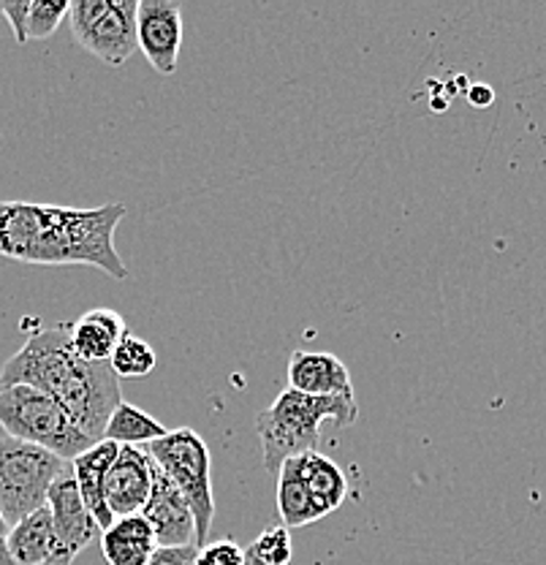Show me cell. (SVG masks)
<instances>
[{"label":"cell","instance_id":"cell-1","mask_svg":"<svg viewBox=\"0 0 546 565\" xmlns=\"http://www.w3.org/2000/svg\"><path fill=\"white\" fill-rule=\"evenodd\" d=\"M126 204L96 210L55 207L33 202H0V256L25 264H90L115 280H128V267L115 247Z\"/></svg>","mask_w":546,"mask_h":565},{"label":"cell","instance_id":"cell-2","mask_svg":"<svg viewBox=\"0 0 546 565\" xmlns=\"http://www.w3.org/2000/svg\"><path fill=\"white\" fill-rule=\"evenodd\" d=\"M33 386L52 394L82 433L98 444L111 411L122 403L120 379L109 362H85L72 349V329H39L0 370V388Z\"/></svg>","mask_w":546,"mask_h":565},{"label":"cell","instance_id":"cell-3","mask_svg":"<svg viewBox=\"0 0 546 565\" xmlns=\"http://www.w3.org/2000/svg\"><path fill=\"white\" fill-rule=\"evenodd\" d=\"M326 419L338 427H351L360 419L356 397H313L293 388L280 392L278 399L256 416L267 473L278 476L280 465L289 457L319 451L321 424Z\"/></svg>","mask_w":546,"mask_h":565},{"label":"cell","instance_id":"cell-4","mask_svg":"<svg viewBox=\"0 0 546 565\" xmlns=\"http://www.w3.org/2000/svg\"><path fill=\"white\" fill-rule=\"evenodd\" d=\"M0 427L6 438L39 446L66 462H74L93 446L68 411L52 394L33 386L0 388Z\"/></svg>","mask_w":546,"mask_h":565},{"label":"cell","instance_id":"cell-5","mask_svg":"<svg viewBox=\"0 0 546 565\" xmlns=\"http://www.w3.org/2000/svg\"><path fill=\"white\" fill-rule=\"evenodd\" d=\"M142 451L188 500L193 520H196V546L202 550L207 544L210 527L215 520L210 446L193 427H180L169 429L161 440H152Z\"/></svg>","mask_w":546,"mask_h":565},{"label":"cell","instance_id":"cell-6","mask_svg":"<svg viewBox=\"0 0 546 565\" xmlns=\"http://www.w3.org/2000/svg\"><path fill=\"white\" fill-rule=\"evenodd\" d=\"M72 462L22 440H0V514L14 527L46 505V494Z\"/></svg>","mask_w":546,"mask_h":565},{"label":"cell","instance_id":"cell-7","mask_svg":"<svg viewBox=\"0 0 546 565\" xmlns=\"http://www.w3.org/2000/svg\"><path fill=\"white\" fill-rule=\"evenodd\" d=\"M139 0H74L68 25L76 44L107 66H122L139 50Z\"/></svg>","mask_w":546,"mask_h":565},{"label":"cell","instance_id":"cell-8","mask_svg":"<svg viewBox=\"0 0 546 565\" xmlns=\"http://www.w3.org/2000/svg\"><path fill=\"white\" fill-rule=\"evenodd\" d=\"M46 509L52 514V527H55L57 539L55 565H72L79 552H85L93 541L101 539V527L93 520L85 500L76 490L72 468L52 484L50 494H46Z\"/></svg>","mask_w":546,"mask_h":565},{"label":"cell","instance_id":"cell-9","mask_svg":"<svg viewBox=\"0 0 546 565\" xmlns=\"http://www.w3.org/2000/svg\"><path fill=\"white\" fill-rule=\"evenodd\" d=\"M139 52L163 76L178 71L182 46V9L174 0H144L137 11Z\"/></svg>","mask_w":546,"mask_h":565},{"label":"cell","instance_id":"cell-10","mask_svg":"<svg viewBox=\"0 0 546 565\" xmlns=\"http://www.w3.org/2000/svg\"><path fill=\"white\" fill-rule=\"evenodd\" d=\"M152 492V462L137 446H120L104 481V500L115 520L142 514Z\"/></svg>","mask_w":546,"mask_h":565},{"label":"cell","instance_id":"cell-11","mask_svg":"<svg viewBox=\"0 0 546 565\" xmlns=\"http://www.w3.org/2000/svg\"><path fill=\"white\" fill-rule=\"evenodd\" d=\"M142 516L150 522L158 546H196V520L191 505L156 465H152V492Z\"/></svg>","mask_w":546,"mask_h":565},{"label":"cell","instance_id":"cell-12","mask_svg":"<svg viewBox=\"0 0 546 565\" xmlns=\"http://www.w3.org/2000/svg\"><path fill=\"white\" fill-rule=\"evenodd\" d=\"M289 388L313 397H356L349 367L329 351H293L289 359Z\"/></svg>","mask_w":546,"mask_h":565},{"label":"cell","instance_id":"cell-13","mask_svg":"<svg viewBox=\"0 0 546 565\" xmlns=\"http://www.w3.org/2000/svg\"><path fill=\"white\" fill-rule=\"evenodd\" d=\"M117 451H120L117 444L98 440V444H93L90 449L82 451V455L72 462L76 490H79V498L85 500L87 511H90L93 520L98 522L101 533L115 522V516H111L107 509V500H104V481H107V473L111 462H115Z\"/></svg>","mask_w":546,"mask_h":565},{"label":"cell","instance_id":"cell-14","mask_svg":"<svg viewBox=\"0 0 546 565\" xmlns=\"http://www.w3.org/2000/svg\"><path fill=\"white\" fill-rule=\"evenodd\" d=\"M72 349L85 362H109L126 338V318L111 308H93L72 323Z\"/></svg>","mask_w":546,"mask_h":565},{"label":"cell","instance_id":"cell-15","mask_svg":"<svg viewBox=\"0 0 546 565\" xmlns=\"http://www.w3.org/2000/svg\"><path fill=\"white\" fill-rule=\"evenodd\" d=\"M156 550V533L142 514L115 520L101 533V555L109 565H147Z\"/></svg>","mask_w":546,"mask_h":565},{"label":"cell","instance_id":"cell-16","mask_svg":"<svg viewBox=\"0 0 546 565\" xmlns=\"http://www.w3.org/2000/svg\"><path fill=\"white\" fill-rule=\"evenodd\" d=\"M9 557L14 565H55L57 557V539L52 527L50 509H39L36 514L25 516L9 527Z\"/></svg>","mask_w":546,"mask_h":565},{"label":"cell","instance_id":"cell-17","mask_svg":"<svg viewBox=\"0 0 546 565\" xmlns=\"http://www.w3.org/2000/svg\"><path fill=\"white\" fill-rule=\"evenodd\" d=\"M297 462L299 473H302L304 479V487H308L319 514L326 516L332 514L334 509H340L345 494H349V479H345L343 468H340L332 457L321 455V451H304V455H297Z\"/></svg>","mask_w":546,"mask_h":565},{"label":"cell","instance_id":"cell-18","mask_svg":"<svg viewBox=\"0 0 546 565\" xmlns=\"http://www.w3.org/2000/svg\"><path fill=\"white\" fill-rule=\"evenodd\" d=\"M278 511L286 527H304L310 522H319L324 516L315 509L302 473H299L297 457H289L278 470Z\"/></svg>","mask_w":546,"mask_h":565},{"label":"cell","instance_id":"cell-19","mask_svg":"<svg viewBox=\"0 0 546 565\" xmlns=\"http://www.w3.org/2000/svg\"><path fill=\"white\" fill-rule=\"evenodd\" d=\"M167 433L169 429L163 427L161 422L152 419V416L144 414L142 408H137V405L122 399V403L111 411L101 440H109V444L117 446H137L139 449V446L152 444V440H161Z\"/></svg>","mask_w":546,"mask_h":565},{"label":"cell","instance_id":"cell-20","mask_svg":"<svg viewBox=\"0 0 546 565\" xmlns=\"http://www.w3.org/2000/svg\"><path fill=\"white\" fill-rule=\"evenodd\" d=\"M111 370H115L117 379H144L156 370L158 356L156 349L137 334H126V338L117 343L115 353L109 359Z\"/></svg>","mask_w":546,"mask_h":565},{"label":"cell","instance_id":"cell-21","mask_svg":"<svg viewBox=\"0 0 546 565\" xmlns=\"http://www.w3.org/2000/svg\"><path fill=\"white\" fill-rule=\"evenodd\" d=\"M293 557L291 530L286 525H272L261 530V535L243 550L245 565H289Z\"/></svg>","mask_w":546,"mask_h":565},{"label":"cell","instance_id":"cell-22","mask_svg":"<svg viewBox=\"0 0 546 565\" xmlns=\"http://www.w3.org/2000/svg\"><path fill=\"white\" fill-rule=\"evenodd\" d=\"M68 0H31L28 11V41H44L68 20Z\"/></svg>","mask_w":546,"mask_h":565},{"label":"cell","instance_id":"cell-23","mask_svg":"<svg viewBox=\"0 0 546 565\" xmlns=\"http://www.w3.org/2000/svg\"><path fill=\"white\" fill-rule=\"evenodd\" d=\"M196 565H245L243 550L234 539H221L215 544H204L199 550Z\"/></svg>","mask_w":546,"mask_h":565},{"label":"cell","instance_id":"cell-24","mask_svg":"<svg viewBox=\"0 0 546 565\" xmlns=\"http://www.w3.org/2000/svg\"><path fill=\"white\" fill-rule=\"evenodd\" d=\"M28 11L31 0H0V14L9 20L17 44H28Z\"/></svg>","mask_w":546,"mask_h":565},{"label":"cell","instance_id":"cell-25","mask_svg":"<svg viewBox=\"0 0 546 565\" xmlns=\"http://www.w3.org/2000/svg\"><path fill=\"white\" fill-rule=\"evenodd\" d=\"M199 546H158L147 565H196Z\"/></svg>","mask_w":546,"mask_h":565},{"label":"cell","instance_id":"cell-26","mask_svg":"<svg viewBox=\"0 0 546 565\" xmlns=\"http://www.w3.org/2000/svg\"><path fill=\"white\" fill-rule=\"evenodd\" d=\"M468 102L473 106H479V109H484V106H490L495 102V90H492L490 85H473L471 90H468Z\"/></svg>","mask_w":546,"mask_h":565},{"label":"cell","instance_id":"cell-27","mask_svg":"<svg viewBox=\"0 0 546 565\" xmlns=\"http://www.w3.org/2000/svg\"><path fill=\"white\" fill-rule=\"evenodd\" d=\"M6 541H9V525H6L3 514H0V565H14V561L9 557V546H6Z\"/></svg>","mask_w":546,"mask_h":565}]
</instances>
